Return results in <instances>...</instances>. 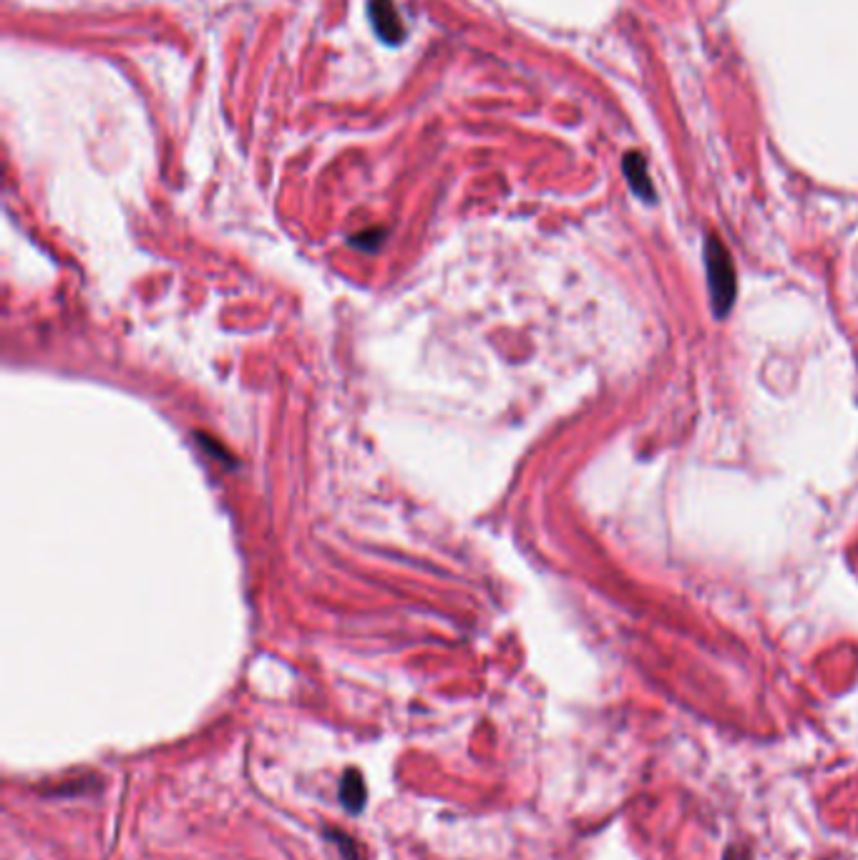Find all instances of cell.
<instances>
[{"label": "cell", "mask_w": 858, "mask_h": 860, "mask_svg": "<svg viewBox=\"0 0 858 860\" xmlns=\"http://www.w3.org/2000/svg\"><path fill=\"white\" fill-rule=\"evenodd\" d=\"M725 860H750V850L740 846H731V850L725 853Z\"/></svg>", "instance_id": "obj_5"}, {"label": "cell", "mask_w": 858, "mask_h": 860, "mask_svg": "<svg viewBox=\"0 0 858 860\" xmlns=\"http://www.w3.org/2000/svg\"><path fill=\"white\" fill-rule=\"evenodd\" d=\"M368 18L380 43L396 49L406 41V25L394 0H368Z\"/></svg>", "instance_id": "obj_2"}, {"label": "cell", "mask_w": 858, "mask_h": 860, "mask_svg": "<svg viewBox=\"0 0 858 860\" xmlns=\"http://www.w3.org/2000/svg\"><path fill=\"white\" fill-rule=\"evenodd\" d=\"M705 265H707V283H711V293H713V307L715 313L723 317L727 310H731V305L735 300V273H733V259L717 237L707 239Z\"/></svg>", "instance_id": "obj_1"}, {"label": "cell", "mask_w": 858, "mask_h": 860, "mask_svg": "<svg viewBox=\"0 0 858 860\" xmlns=\"http://www.w3.org/2000/svg\"><path fill=\"white\" fill-rule=\"evenodd\" d=\"M624 172H627L630 182H632V186H634V192L645 196V199H650V196H652V192H650L652 186H650V182H647V172H645V162H642V156L630 154V156H627V162H624Z\"/></svg>", "instance_id": "obj_4"}, {"label": "cell", "mask_w": 858, "mask_h": 860, "mask_svg": "<svg viewBox=\"0 0 858 860\" xmlns=\"http://www.w3.org/2000/svg\"><path fill=\"white\" fill-rule=\"evenodd\" d=\"M366 800H368V788H366V780H362V775L358 770H348L343 775L340 780V802L343 808L353 812V816H358V812L366 808Z\"/></svg>", "instance_id": "obj_3"}]
</instances>
